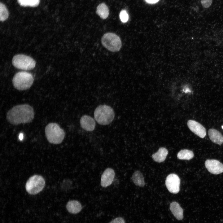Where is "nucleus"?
<instances>
[{
	"label": "nucleus",
	"instance_id": "27",
	"mask_svg": "<svg viewBox=\"0 0 223 223\" xmlns=\"http://www.w3.org/2000/svg\"><path fill=\"white\" fill-rule=\"evenodd\" d=\"M20 139H21L23 138V135L22 134H20Z\"/></svg>",
	"mask_w": 223,
	"mask_h": 223
},
{
	"label": "nucleus",
	"instance_id": "9",
	"mask_svg": "<svg viewBox=\"0 0 223 223\" xmlns=\"http://www.w3.org/2000/svg\"><path fill=\"white\" fill-rule=\"evenodd\" d=\"M206 168L210 173L218 174L223 172V164L216 160H208L205 163Z\"/></svg>",
	"mask_w": 223,
	"mask_h": 223
},
{
	"label": "nucleus",
	"instance_id": "28",
	"mask_svg": "<svg viewBox=\"0 0 223 223\" xmlns=\"http://www.w3.org/2000/svg\"></svg>",
	"mask_w": 223,
	"mask_h": 223
},
{
	"label": "nucleus",
	"instance_id": "18",
	"mask_svg": "<svg viewBox=\"0 0 223 223\" xmlns=\"http://www.w3.org/2000/svg\"><path fill=\"white\" fill-rule=\"evenodd\" d=\"M132 179L133 182L136 186L142 187L145 185L143 176L139 171L134 172L132 175Z\"/></svg>",
	"mask_w": 223,
	"mask_h": 223
},
{
	"label": "nucleus",
	"instance_id": "22",
	"mask_svg": "<svg viewBox=\"0 0 223 223\" xmlns=\"http://www.w3.org/2000/svg\"><path fill=\"white\" fill-rule=\"evenodd\" d=\"M212 0H201V3L202 6L206 8L209 7L211 5Z\"/></svg>",
	"mask_w": 223,
	"mask_h": 223
},
{
	"label": "nucleus",
	"instance_id": "14",
	"mask_svg": "<svg viewBox=\"0 0 223 223\" xmlns=\"http://www.w3.org/2000/svg\"><path fill=\"white\" fill-rule=\"evenodd\" d=\"M208 134L211 141L215 144L220 145L223 142V136L218 131L214 129H211L208 131Z\"/></svg>",
	"mask_w": 223,
	"mask_h": 223
},
{
	"label": "nucleus",
	"instance_id": "4",
	"mask_svg": "<svg viewBox=\"0 0 223 223\" xmlns=\"http://www.w3.org/2000/svg\"><path fill=\"white\" fill-rule=\"evenodd\" d=\"M34 78L29 72H21L17 73L12 79L14 87L19 90H24L29 88L32 85Z\"/></svg>",
	"mask_w": 223,
	"mask_h": 223
},
{
	"label": "nucleus",
	"instance_id": "6",
	"mask_svg": "<svg viewBox=\"0 0 223 223\" xmlns=\"http://www.w3.org/2000/svg\"><path fill=\"white\" fill-rule=\"evenodd\" d=\"M102 45L112 52H117L120 49L122 43L120 37L116 34L107 33L102 37L101 40Z\"/></svg>",
	"mask_w": 223,
	"mask_h": 223
},
{
	"label": "nucleus",
	"instance_id": "16",
	"mask_svg": "<svg viewBox=\"0 0 223 223\" xmlns=\"http://www.w3.org/2000/svg\"><path fill=\"white\" fill-rule=\"evenodd\" d=\"M168 153V151L165 148H160L157 152L152 155V158L156 162H163L165 160Z\"/></svg>",
	"mask_w": 223,
	"mask_h": 223
},
{
	"label": "nucleus",
	"instance_id": "26",
	"mask_svg": "<svg viewBox=\"0 0 223 223\" xmlns=\"http://www.w3.org/2000/svg\"><path fill=\"white\" fill-rule=\"evenodd\" d=\"M149 4H154L157 2L159 0H145Z\"/></svg>",
	"mask_w": 223,
	"mask_h": 223
},
{
	"label": "nucleus",
	"instance_id": "1",
	"mask_svg": "<svg viewBox=\"0 0 223 223\" xmlns=\"http://www.w3.org/2000/svg\"><path fill=\"white\" fill-rule=\"evenodd\" d=\"M34 115L33 107L29 104H24L16 105L9 110L6 118L11 124L18 125L31 122Z\"/></svg>",
	"mask_w": 223,
	"mask_h": 223
},
{
	"label": "nucleus",
	"instance_id": "2",
	"mask_svg": "<svg viewBox=\"0 0 223 223\" xmlns=\"http://www.w3.org/2000/svg\"><path fill=\"white\" fill-rule=\"evenodd\" d=\"M45 131L47 140L50 143L54 144L61 143L65 136L63 130L55 123L48 124L45 127Z\"/></svg>",
	"mask_w": 223,
	"mask_h": 223
},
{
	"label": "nucleus",
	"instance_id": "10",
	"mask_svg": "<svg viewBox=\"0 0 223 223\" xmlns=\"http://www.w3.org/2000/svg\"><path fill=\"white\" fill-rule=\"evenodd\" d=\"M187 125L189 129L201 138H203L206 134L205 128L199 123L193 120H189Z\"/></svg>",
	"mask_w": 223,
	"mask_h": 223
},
{
	"label": "nucleus",
	"instance_id": "19",
	"mask_svg": "<svg viewBox=\"0 0 223 223\" xmlns=\"http://www.w3.org/2000/svg\"><path fill=\"white\" fill-rule=\"evenodd\" d=\"M193 152L189 150L183 149L181 150L177 154L178 159L182 160H189L194 157Z\"/></svg>",
	"mask_w": 223,
	"mask_h": 223
},
{
	"label": "nucleus",
	"instance_id": "25",
	"mask_svg": "<svg viewBox=\"0 0 223 223\" xmlns=\"http://www.w3.org/2000/svg\"><path fill=\"white\" fill-rule=\"evenodd\" d=\"M109 223H125V221L122 218L117 217L111 221Z\"/></svg>",
	"mask_w": 223,
	"mask_h": 223
},
{
	"label": "nucleus",
	"instance_id": "23",
	"mask_svg": "<svg viewBox=\"0 0 223 223\" xmlns=\"http://www.w3.org/2000/svg\"><path fill=\"white\" fill-rule=\"evenodd\" d=\"M30 0H17L20 5L23 7L29 6Z\"/></svg>",
	"mask_w": 223,
	"mask_h": 223
},
{
	"label": "nucleus",
	"instance_id": "20",
	"mask_svg": "<svg viewBox=\"0 0 223 223\" xmlns=\"http://www.w3.org/2000/svg\"><path fill=\"white\" fill-rule=\"evenodd\" d=\"M9 15L7 7L3 4L0 3V20L1 21L6 20Z\"/></svg>",
	"mask_w": 223,
	"mask_h": 223
},
{
	"label": "nucleus",
	"instance_id": "3",
	"mask_svg": "<svg viewBox=\"0 0 223 223\" xmlns=\"http://www.w3.org/2000/svg\"><path fill=\"white\" fill-rule=\"evenodd\" d=\"M94 115V118L98 123L106 125L110 124L113 120L115 113L111 107L103 105L99 106L95 109Z\"/></svg>",
	"mask_w": 223,
	"mask_h": 223
},
{
	"label": "nucleus",
	"instance_id": "15",
	"mask_svg": "<svg viewBox=\"0 0 223 223\" xmlns=\"http://www.w3.org/2000/svg\"><path fill=\"white\" fill-rule=\"evenodd\" d=\"M66 208L69 212L77 214L81 211L82 206L81 203L78 201L70 200L67 203Z\"/></svg>",
	"mask_w": 223,
	"mask_h": 223
},
{
	"label": "nucleus",
	"instance_id": "21",
	"mask_svg": "<svg viewBox=\"0 0 223 223\" xmlns=\"http://www.w3.org/2000/svg\"><path fill=\"white\" fill-rule=\"evenodd\" d=\"M119 17L121 21L123 23L126 22L129 19L128 15L125 10H122L120 11Z\"/></svg>",
	"mask_w": 223,
	"mask_h": 223
},
{
	"label": "nucleus",
	"instance_id": "13",
	"mask_svg": "<svg viewBox=\"0 0 223 223\" xmlns=\"http://www.w3.org/2000/svg\"><path fill=\"white\" fill-rule=\"evenodd\" d=\"M170 210L175 217L178 220H181L183 218L182 208L177 202H172L170 204Z\"/></svg>",
	"mask_w": 223,
	"mask_h": 223
},
{
	"label": "nucleus",
	"instance_id": "7",
	"mask_svg": "<svg viewBox=\"0 0 223 223\" xmlns=\"http://www.w3.org/2000/svg\"><path fill=\"white\" fill-rule=\"evenodd\" d=\"M13 65L17 68L30 70L36 65L35 61L30 57L23 54H18L14 56L12 60Z\"/></svg>",
	"mask_w": 223,
	"mask_h": 223
},
{
	"label": "nucleus",
	"instance_id": "5",
	"mask_svg": "<svg viewBox=\"0 0 223 223\" xmlns=\"http://www.w3.org/2000/svg\"><path fill=\"white\" fill-rule=\"evenodd\" d=\"M45 185V180L42 176L35 175L31 177L26 182L25 189L29 194L34 195L41 191Z\"/></svg>",
	"mask_w": 223,
	"mask_h": 223
},
{
	"label": "nucleus",
	"instance_id": "12",
	"mask_svg": "<svg viewBox=\"0 0 223 223\" xmlns=\"http://www.w3.org/2000/svg\"><path fill=\"white\" fill-rule=\"evenodd\" d=\"M81 127L85 130L91 131L95 129L96 123L94 119L87 115H84L81 117L80 120Z\"/></svg>",
	"mask_w": 223,
	"mask_h": 223
},
{
	"label": "nucleus",
	"instance_id": "8",
	"mask_svg": "<svg viewBox=\"0 0 223 223\" xmlns=\"http://www.w3.org/2000/svg\"><path fill=\"white\" fill-rule=\"evenodd\" d=\"M180 182L179 177L177 174L174 173L169 174L165 180L166 187L170 192L173 194H177L179 192Z\"/></svg>",
	"mask_w": 223,
	"mask_h": 223
},
{
	"label": "nucleus",
	"instance_id": "11",
	"mask_svg": "<svg viewBox=\"0 0 223 223\" xmlns=\"http://www.w3.org/2000/svg\"><path fill=\"white\" fill-rule=\"evenodd\" d=\"M115 173L111 168L106 169L102 174L101 181V185L103 187H106L110 186L114 179Z\"/></svg>",
	"mask_w": 223,
	"mask_h": 223
},
{
	"label": "nucleus",
	"instance_id": "17",
	"mask_svg": "<svg viewBox=\"0 0 223 223\" xmlns=\"http://www.w3.org/2000/svg\"><path fill=\"white\" fill-rule=\"evenodd\" d=\"M96 13L103 19H106L109 14V11L107 6L104 3L99 4L97 7Z\"/></svg>",
	"mask_w": 223,
	"mask_h": 223
},
{
	"label": "nucleus",
	"instance_id": "24",
	"mask_svg": "<svg viewBox=\"0 0 223 223\" xmlns=\"http://www.w3.org/2000/svg\"><path fill=\"white\" fill-rule=\"evenodd\" d=\"M40 2L39 0H30L29 6L36 7L37 6Z\"/></svg>",
	"mask_w": 223,
	"mask_h": 223
}]
</instances>
